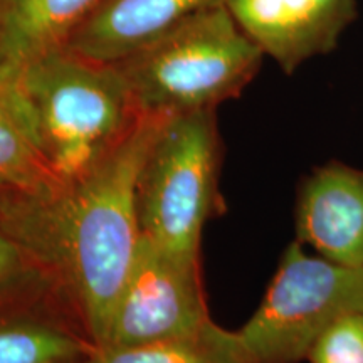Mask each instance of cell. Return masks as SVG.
<instances>
[{"label": "cell", "mask_w": 363, "mask_h": 363, "mask_svg": "<svg viewBox=\"0 0 363 363\" xmlns=\"http://www.w3.org/2000/svg\"><path fill=\"white\" fill-rule=\"evenodd\" d=\"M169 116L143 113L123 142L52 197L0 190L7 229L62 293L93 347L103 342L142 238L136 185Z\"/></svg>", "instance_id": "1"}, {"label": "cell", "mask_w": 363, "mask_h": 363, "mask_svg": "<svg viewBox=\"0 0 363 363\" xmlns=\"http://www.w3.org/2000/svg\"><path fill=\"white\" fill-rule=\"evenodd\" d=\"M44 153L65 184L98 165L143 111L113 62L62 48L21 67Z\"/></svg>", "instance_id": "2"}, {"label": "cell", "mask_w": 363, "mask_h": 363, "mask_svg": "<svg viewBox=\"0 0 363 363\" xmlns=\"http://www.w3.org/2000/svg\"><path fill=\"white\" fill-rule=\"evenodd\" d=\"M262 57L259 45L220 2L113 65L143 113L182 115L216 110L238 98L257 74Z\"/></svg>", "instance_id": "3"}, {"label": "cell", "mask_w": 363, "mask_h": 363, "mask_svg": "<svg viewBox=\"0 0 363 363\" xmlns=\"http://www.w3.org/2000/svg\"><path fill=\"white\" fill-rule=\"evenodd\" d=\"M220 162L216 110L167 118L136 185L142 234L172 252L199 257L203 225L224 207Z\"/></svg>", "instance_id": "4"}, {"label": "cell", "mask_w": 363, "mask_h": 363, "mask_svg": "<svg viewBox=\"0 0 363 363\" xmlns=\"http://www.w3.org/2000/svg\"><path fill=\"white\" fill-rule=\"evenodd\" d=\"M352 313H363V269L311 256L294 240L234 337L244 363H298L333 321Z\"/></svg>", "instance_id": "5"}, {"label": "cell", "mask_w": 363, "mask_h": 363, "mask_svg": "<svg viewBox=\"0 0 363 363\" xmlns=\"http://www.w3.org/2000/svg\"><path fill=\"white\" fill-rule=\"evenodd\" d=\"M199 259L142 234L98 347L194 338L211 330L216 323L208 315Z\"/></svg>", "instance_id": "6"}, {"label": "cell", "mask_w": 363, "mask_h": 363, "mask_svg": "<svg viewBox=\"0 0 363 363\" xmlns=\"http://www.w3.org/2000/svg\"><path fill=\"white\" fill-rule=\"evenodd\" d=\"M264 56L288 74L337 48L357 17L355 0H225Z\"/></svg>", "instance_id": "7"}, {"label": "cell", "mask_w": 363, "mask_h": 363, "mask_svg": "<svg viewBox=\"0 0 363 363\" xmlns=\"http://www.w3.org/2000/svg\"><path fill=\"white\" fill-rule=\"evenodd\" d=\"M294 225L303 246L363 269V170L340 162L316 167L298 189Z\"/></svg>", "instance_id": "8"}, {"label": "cell", "mask_w": 363, "mask_h": 363, "mask_svg": "<svg viewBox=\"0 0 363 363\" xmlns=\"http://www.w3.org/2000/svg\"><path fill=\"white\" fill-rule=\"evenodd\" d=\"M225 0H106L66 48L94 61L120 62L202 9Z\"/></svg>", "instance_id": "9"}, {"label": "cell", "mask_w": 363, "mask_h": 363, "mask_svg": "<svg viewBox=\"0 0 363 363\" xmlns=\"http://www.w3.org/2000/svg\"><path fill=\"white\" fill-rule=\"evenodd\" d=\"M65 185L44 153L21 67L0 65V190L52 197Z\"/></svg>", "instance_id": "10"}, {"label": "cell", "mask_w": 363, "mask_h": 363, "mask_svg": "<svg viewBox=\"0 0 363 363\" xmlns=\"http://www.w3.org/2000/svg\"><path fill=\"white\" fill-rule=\"evenodd\" d=\"M106 0H0V65L22 67L66 48Z\"/></svg>", "instance_id": "11"}, {"label": "cell", "mask_w": 363, "mask_h": 363, "mask_svg": "<svg viewBox=\"0 0 363 363\" xmlns=\"http://www.w3.org/2000/svg\"><path fill=\"white\" fill-rule=\"evenodd\" d=\"M45 289L0 298V363L84 362L93 343L84 335L48 318L40 301Z\"/></svg>", "instance_id": "12"}, {"label": "cell", "mask_w": 363, "mask_h": 363, "mask_svg": "<svg viewBox=\"0 0 363 363\" xmlns=\"http://www.w3.org/2000/svg\"><path fill=\"white\" fill-rule=\"evenodd\" d=\"M83 363H244L234 331L214 325L194 338L131 347H93Z\"/></svg>", "instance_id": "13"}, {"label": "cell", "mask_w": 363, "mask_h": 363, "mask_svg": "<svg viewBox=\"0 0 363 363\" xmlns=\"http://www.w3.org/2000/svg\"><path fill=\"white\" fill-rule=\"evenodd\" d=\"M43 271L7 229L0 208V298L48 288Z\"/></svg>", "instance_id": "14"}, {"label": "cell", "mask_w": 363, "mask_h": 363, "mask_svg": "<svg viewBox=\"0 0 363 363\" xmlns=\"http://www.w3.org/2000/svg\"><path fill=\"white\" fill-rule=\"evenodd\" d=\"M310 363H363V313L333 321L308 353Z\"/></svg>", "instance_id": "15"}, {"label": "cell", "mask_w": 363, "mask_h": 363, "mask_svg": "<svg viewBox=\"0 0 363 363\" xmlns=\"http://www.w3.org/2000/svg\"><path fill=\"white\" fill-rule=\"evenodd\" d=\"M74 363H83V362H74Z\"/></svg>", "instance_id": "16"}]
</instances>
